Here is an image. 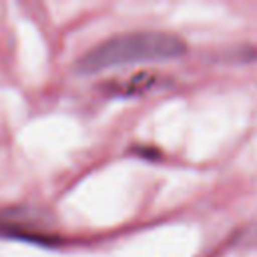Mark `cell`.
I'll list each match as a JSON object with an SVG mask.
<instances>
[{
  "label": "cell",
  "instance_id": "2",
  "mask_svg": "<svg viewBox=\"0 0 257 257\" xmlns=\"http://www.w3.org/2000/svg\"><path fill=\"white\" fill-rule=\"evenodd\" d=\"M161 82L157 76L153 74H137V76H131L128 80H122V82H114L110 84V90L116 92V94H122V96H128V94H141V92H149L153 88H157Z\"/></svg>",
  "mask_w": 257,
  "mask_h": 257
},
{
  "label": "cell",
  "instance_id": "1",
  "mask_svg": "<svg viewBox=\"0 0 257 257\" xmlns=\"http://www.w3.org/2000/svg\"><path fill=\"white\" fill-rule=\"evenodd\" d=\"M187 50L185 42L169 32L147 30L131 32L104 40L102 44L88 50L76 60V70L82 74H96L110 68H120L135 62L171 60L183 56Z\"/></svg>",
  "mask_w": 257,
  "mask_h": 257
}]
</instances>
